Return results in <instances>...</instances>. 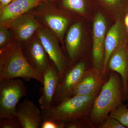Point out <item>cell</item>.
Segmentation results:
<instances>
[{"instance_id":"obj_17","label":"cell","mask_w":128,"mask_h":128,"mask_svg":"<svg viewBox=\"0 0 128 128\" xmlns=\"http://www.w3.org/2000/svg\"><path fill=\"white\" fill-rule=\"evenodd\" d=\"M122 30L121 23L116 22L110 28L105 37L104 44V57L102 74L104 78L107 74V66L108 60L113 52L121 44Z\"/></svg>"},{"instance_id":"obj_25","label":"cell","mask_w":128,"mask_h":128,"mask_svg":"<svg viewBox=\"0 0 128 128\" xmlns=\"http://www.w3.org/2000/svg\"><path fill=\"white\" fill-rule=\"evenodd\" d=\"M104 5L112 8H116L122 4L124 0H100Z\"/></svg>"},{"instance_id":"obj_4","label":"cell","mask_w":128,"mask_h":128,"mask_svg":"<svg viewBox=\"0 0 128 128\" xmlns=\"http://www.w3.org/2000/svg\"><path fill=\"white\" fill-rule=\"evenodd\" d=\"M99 91L89 95L73 96L58 105L52 106L48 109H41L42 121L52 120L65 124L89 116L94 100Z\"/></svg>"},{"instance_id":"obj_8","label":"cell","mask_w":128,"mask_h":128,"mask_svg":"<svg viewBox=\"0 0 128 128\" xmlns=\"http://www.w3.org/2000/svg\"><path fill=\"white\" fill-rule=\"evenodd\" d=\"M20 45L28 64L43 76L52 62L36 34Z\"/></svg>"},{"instance_id":"obj_15","label":"cell","mask_w":128,"mask_h":128,"mask_svg":"<svg viewBox=\"0 0 128 128\" xmlns=\"http://www.w3.org/2000/svg\"><path fill=\"white\" fill-rule=\"evenodd\" d=\"M98 70L92 68L86 71L74 90L72 96H84L100 90L105 80Z\"/></svg>"},{"instance_id":"obj_13","label":"cell","mask_w":128,"mask_h":128,"mask_svg":"<svg viewBox=\"0 0 128 128\" xmlns=\"http://www.w3.org/2000/svg\"><path fill=\"white\" fill-rule=\"evenodd\" d=\"M108 70L114 72L121 76L123 88L124 100L128 98V49L120 44L111 55L107 66Z\"/></svg>"},{"instance_id":"obj_20","label":"cell","mask_w":128,"mask_h":128,"mask_svg":"<svg viewBox=\"0 0 128 128\" xmlns=\"http://www.w3.org/2000/svg\"><path fill=\"white\" fill-rule=\"evenodd\" d=\"M94 128L89 116L75 120L65 124V128Z\"/></svg>"},{"instance_id":"obj_16","label":"cell","mask_w":128,"mask_h":128,"mask_svg":"<svg viewBox=\"0 0 128 128\" xmlns=\"http://www.w3.org/2000/svg\"><path fill=\"white\" fill-rule=\"evenodd\" d=\"M38 0H12L0 12V25H4L30 12L36 5Z\"/></svg>"},{"instance_id":"obj_30","label":"cell","mask_w":128,"mask_h":128,"mask_svg":"<svg viewBox=\"0 0 128 128\" xmlns=\"http://www.w3.org/2000/svg\"></svg>"},{"instance_id":"obj_7","label":"cell","mask_w":128,"mask_h":128,"mask_svg":"<svg viewBox=\"0 0 128 128\" xmlns=\"http://www.w3.org/2000/svg\"><path fill=\"white\" fill-rule=\"evenodd\" d=\"M50 59L57 67L62 78L70 66V60L62 52L59 40L52 32L44 27L36 32Z\"/></svg>"},{"instance_id":"obj_31","label":"cell","mask_w":128,"mask_h":128,"mask_svg":"<svg viewBox=\"0 0 128 128\" xmlns=\"http://www.w3.org/2000/svg\"></svg>"},{"instance_id":"obj_10","label":"cell","mask_w":128,"mask_h":128,"mask_svg":"<svg viewBox=\"0 0 128 128\" xmlns=\"http://www.w3.org/2000/svg\"><path fill=\"white\" fill-rule=\"evenodd\" d=\"M82 22L77 20L67 30L64 40V46L70 60V66L82 58L84 52V30Z\"/></svg>"},{"instance_id":"obj_24","label":"cell","mask_w":128,"mask_h":128,"mask_svg":"<svg viewBox=\"0 0 128 128\" xmlns=\"http://www.w3.org/2000/svg\"><path fill=\"white\" fill-rule=\"evenodd\" d=\"M41 128H65V124L52 120H43Z\"/></svg>"},{"instance_id":"obj_27","label":"cell","mask_w":128,"mask_h":128,"mask_svg":"<svg viewBox=\"0 0 128 128\" xmlns=\"http://www.w3.org/2000/svg\"><path fill=\"white\" fill-rule=\"evenodd\" d=\"M124 23L126 26L128 28V14L125 17V19H124Z\"/></svg>"},{"instance_id":"obj_9","label":"cell","mask_w":128,"mask_h":128,"mask_svg":"<svg viewBox=\"0 0 128 128\" xmlns=\"http://www.w3.org/2000/svg\"><path fill=\"white\" fill-rule=\"evenodd\" d=\"M2 25L9 28L13 35L14 40L20 45L29 40L39 28L43 27L30 12Z\"/></svg>"},{"instance_id":"obj_19","label":"cell","mask_w":128,"mask_h":128,"mask_svg":"<svg viewBox=\"0 0 128 128\" xmlns=\"http://www.w3.org/2000/svg\"><path fill=\"white\" fill-rule=\"evenodd\" d=\"M110 116L116 118L126 128H128V107L121 104L110 113Z\"/></svg>"},{"instance_id":"obj_6","label":"cell","mask_w":128,"mask_h":128,"mask_svg":"<svg viewBox=\"0 0 128 128\" xmlns=\"http://www.w3.org/2000/svg\"><path fill=\"white\" fill-rule=\"evenodd\" d=\"M86 62L82 58L66 70L61 78L59 85L54 95L52 106L72 97L74 90L85 72L88 69Z\"/></svg>"},{"instance_id":"obj_14","label":"cell","mask_w":128,"mask_h":128,"mask_svg":"<svg viewBox=\"0 0 128 128\" xmlns=\"http://www.w3.org/2000/svg\"><path fill=\"white\" fill-rule=\"evenodd\" d=\"M16 116L22 128H40L42 122L41 111L33 101L28 99L18 105Z\"/></svg>"},{"instance_id":"obj_21","label":"cell","mask_w":128,"mask_h":128,"mask_svg":"<svg viewBox=\"0 0 128 128\" xmlns=\"http://www.w3.org/2000/svg\"><path fill=\"white\" fill-rule=\"evenodd\" d=\"M14 40L13 35L9 28L0 25V49L6 47Z\"/></svg>"},{"instance_id":"obj_11","label":"cell","mask_w":128,"mask_h":128,"mask_svg":"<svg viewBox=\"0 0 128 128\" xmlns=\"http://www.w3.org/2000/svg\"><path fill=\"white\" fill-rule=\"evenodd\" d=\"M106 28V23L105 17L100 12L98 13L95 16L93 22L92 62V68L98 70L102 74L104 60Z\"/></svg>"},{"instance_id":"obj_22","label":"cell","mask_w":128,"mask_h":128,"mask_svg":"<svg viewBox=\"0 0 128 128\" xmlns=\"http://www.w3.org/2000/svg\"><path fill=\"white\" fill-rule=\"evenodd\" d=\"M0 128H22L16 116L10 118H0Z\"/></svg>"},{"instance_id":"obj_5","label":"cell","mask_w":128,"mask_h":128,"mask_svg":"<svg viewBox=\"0 0 128 128\" xmlns=\"http://www.w3.org/2000/svg\"><path fill=\"white\" fill-rule=\"evenodd\" d=\"M27 93V88L20 78L0 81V118L16 116L18 102Z\"/></svg>"},{"instance_id":"obj_28","label":"cell","mask_w":128,"mask_h":128,"mask_svg":"<svg viewBox=\"0 0 128 128\" xmlns=\"http://www.w3.org/2000/svg\"><path fill=\"white\" fill-rule=\"evenodd\" d=\"M44 0H38L37 2V4H38V3H39L40 2H41L44 1Z\"/></svg>"},{"instance_id":"obj_2","label":"cell","mask_w":128,"mask_h":128,"mask_svg":"<svg viewBox=\"0 0 128 128\" xmlns=\"http://www.w3.org/2000/svg\"><path fill=\"white\" fill-rule=\"evenodd\" d=\"M20 78L27 81L36 80L41 84L43 76L28 64L22 53L20 45L16 41L0 49V81Z\"/></svg>"},{"instance_id":"obj_3","label":"cell","mask_w":128,"mask_h":128,"mask_svg":"<svg viewBox=\"0 0 128 128\" xmlns=\"http://www.w3.org/2000/svg\"><path fill=\"white\" fill-rule=\"evenodd\" d=\"M41 25L53 33L64 47L67 30L74 22V12L60 7L52 0L41 2L30 11Z\"/></svg>"},{"instance_id":"obj_12","label":"cell","mask_w":128,"mask_h":128,"mask_svg":"<svg viewBox=\"0 0 128 128\" xmlns=\"http://www.w3.org/2000/svg\"><path fill=\"white\" fill-rule=\"evenodd\" d=\"M43 77V86L40 90L41 96L38 102L41 109H46L52 106L53 98L61 79L57 67L53 62L44 74Z\"/></svg>"},{"instance_id":"obj_26","label":"cell","mask_w":128,"mask_h":128,"mask_svg":"<svg viewBox=\"0 0 128 128\" xmlns=\"http://www.w3.org/2000/svg\"><path fill=\"white\" fill-rule=\"evenodd\" d=\"M12 0H0V12L6 7L12 1Z\"/></svg>"},{"instance_id":"obj_18","label":"cell","mask_w":128,"mask_h":128,"mask_svg":"<svg viewBox=\"0 0 128 128\" xmlns=\"http://www.w3.org/2000/svg\"><path fill=\"white\" fill-rule=\"evenodd\" d=\"M60 7L76 14L83 15L86 11V0H52Z\"/></svg>"},{"instance_id":"obj_29","label":"cell","mask_w":128,"mask_h":128,"mask_svg":"<svg viewBox=\"0 0 128 128\" xmlns=\"http://www.w3.org/2000/svg\"><path fill=\"white\" fill-rule=\"evenodd\" d=\"M127 106H128V105H127Z\"/></svg>"},{"instance_id":"obj_1","label":"cell","mask_w":128,"mask_h":128,"mask_svg":"<svg viewBox=\"0 0 128 128\" xmlns=\"http://www.w3.org/2000/svg\"><path fill=\"white\" fill-rule=\"evenodd\" d=\"M110 72L96 97L89 113V119L94 128H98L124 100L121 76L116 72Z\"/></svg>"},{"instance_id":"obj_23","label":"cell","mask_w":128,"mask_h":128,"mask_svg":"<svg viewBox=\"0 0 128 128\" xmlns=\"http://www.w3.org/2000/svg\"><path fill=\"white\" fill-rule=\"evenodd\" d=\"M98 128H126L118 120L108 116Z\"/></svg>"}]
</instances>
